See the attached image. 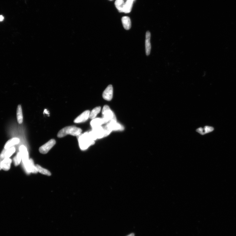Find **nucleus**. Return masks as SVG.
Segmentation results:
<instances>
[{"label": "nucleus", "mask_w": 236, "mask_h": 236, "mask_svg": "<svg viewBox=\"0 0 236 236\" xmlns=\"http://www.w3.org/2000/svg\"><path fill=\"white\" fill-rule=\"evenodd\" d=\"M151 34L150 32L148 31L146 33V40H145V50L146 55L148 56L151 52V46L150 42Z\"/></svg>", "instance_id": "obj_11"}, {"label": "nucleus", "mask_w": 236, "mask_h": 236, "mask_svg": "<svg viewBox=\"0 0 236 236\" xmlns=\"http://www.w3.org/2000/svg\"><path fill=\"white\" fill-rule=\"evenodd\" d=\"M19 151L21 154L22 163L24 167L27 164L29 160L27 150L26 148L22 145L20 147Z\"/></svg>", "instance_id": "obj_5"}, {"label": "nucleus", "mask_w": 236, "mask_h": 236, "mask_svg": "<svg viewBox=\"0 0 236 236\" xmlns=\"http://www.w3.org/2000/svg\"><path fill=\"white\" fill-rule=\"evenodd\" d=\"M97 139H100L105 137V133L103 127L100 126L94 129L92 131Z\"/></svg>", "instance_id": "obj_8"}, {"label": "nucleus", "mask_w": 236, "mask_h": 236, "mask_svg": "<svg viewBox=\"0 0 236 236\" xmlns=\"http://www.w3.org/2000/svg\"><path fill=\"white\" fill-rule=\"evenodd\" d=\"M3 160V159H1V158H0V170H1L2 169V168H1V162L2 160Z\"/></svg>", "instance_id": "obj_25"}, {"label": "nucleus", "mask_w": 236, "mask_h": 236, "mask_svg": "<svg viewBox=\"0 0 236 236\" xmlns=\"http://www.w3.org/2000/svg\"><path fill=\"white\" fill-rule=\"evenodd\" d=\"M106 125L112 131H123L124 129V127L116 121L109 122Z\"/></svg>", "instance_id": "obj_7"}, {"label": "nucleus", "mask_w": 236, "mask_h": 236, "mask_svg": "<svg viewBox=\"0 0 236 236\" xmlns=\"http://www.w3.org/2000/svg\"><path fill=\"white\" fill-rule=\"evenodd\" d=\"M19 140L17 138H13L9 140L5 144L4 148L8 149L14 146V145L19 143Z\"/></svg>", "instance_id": "obj_15"}, {"label": "nucleus", "mask_w": 236, "mask_h": 236, "mask_svg": "<svg viewBox=\"0 0 236 236\" xmlns=\"http://www.w3.org/2000/svg\"><path fill=\"white\" fill-rule=\"evenodd\" d=\"M17 117L18 123L19 124L22 123L23 121V116L22 106L20 105H18L17 110Z\"/></svg>", "instance_id": "obj_18"}, {"label": "nucleus", "mask_w": 236, "mask_h": 236, "mask_svg": "<svg viewBox=\"0 0 236 236\" xmlns=\"http://www.w3.org/2000/svg\"><path fill=\"white\" fill-rule=\"evenodd\" d=\"M56 141L54 139H51L46 143L40 147L39 151L41 154H45L49 152L55 145Z\"/></svg>", "instance_id": "obj_4"}, {"label": "nucleus", "mask_w": 236, "mask_h": 236, "mask_svg": "<svg viewBox=\"0 0 236 236\" xmlns=\"http://www.w3.org/2000/svg\"><path fill=\"white\" fill-rule=\"evenodd\" d=\"M101 109V108L100 107H97L93 109L91 112L90 113L89 118L92 120L95 119L98 114L100 113Z\"/></svg>", "instance_id": "obj_21"}, {"label": "nucleus", "mask_w": 236, "mask_h": 236, "mask_svg": "<svg viewBox=\"0 0 236 236\" xmlns=\"http://www.w3.org/2000/svg\"><path fill=\"white\" fill-rule=\"evenodd\" d=\"M22 160L21 154L20 152H18L16 156L13 159V162L15 166L19 165Z\"/></svg>", "instance_id": "obj_23"}, {"label": "nucleus", "mask_w": 236, "mask_h": 236, "mask_svg": "<svg viewBox=\"0 0 236 236\" xmlns=\"http://www.w3.org/2000/svg\"><path fill=\"white\" fill-rule=\"evenodd\" d=\"M12 160L9 158H5L2 160L1 164L2 169L4 171H8L11 167Z\"/></svg>", "instance_id": "obj_12"}, {"label": "nucleus", "mask_w": 236, "mask_h": 236, "mask_svg": "<svg viewBox=\"0 0 236 236\" xmlns=\"http://www.w3.org/2000/svg\"><path fill=\"white\" fill-rule=\"evenodd\" d=\"M134 1L132 0H127L124 4L123 13H129L132 10L133 6Z\"/></svg>", "instance_id": "obj_16"}, {"label": "nucleus", "mask_w": 236, "mask_h": 236, "mask_svg": "<svg viewBox=\"0 0 236 236\" xmlns=\"http://www.w3.org/2000/svg\"><path fill=\"white\" fill-rule=\"evenodd\" d=\"M132 1H134V0H132Z\"/></svg>", "instance_id": "obj_27"}, {"label": "nucleus", "mask_w": 236, "mask_h": 236, "mask_svg": "<svg viewBox=\"0 0 236 236\" xmlns=\"http://www.w3.org/2000/svg\"><path fill=\"white\" fill-rule=\"evenodd\" d=\"M123 27L126 30H129L131 27V22L130 18L128 17H123L121 19Z\"/></svg>", "instance_id": "obj_13"}, {"label": "nucleus", "mask_w": 236, "mask_h": 236, "mask_svg": "<svg viewBox=\"0 0 236 236\" xmlns=\"http://www.w3.org/2000/svg\"><path fill=\"white\" fill-rule=\"evenodd\" d=\"M214 128L212 127L206 126L204 128H200L197 129L196 130L197 132H198L200 134L202 135H204L207 133H210L213 131Z\"/></svg>", "instance_id": "obj_17"}, {"label": "nucleus", "mask_w": 236, "mask_h": 236, "mask_svg": "<svg viewBox=\"0 0 236 236\" xmlns=\"http://www.w3.org/2000/svg\"><path fill=\"white\" fill-rule=\"evenodd\" d=\"M113 89L112 85H110L106 88L103 93V97L104 100L109 101L113 97Z\"/></svg>", "instance_id": "obj_6"}, {"label": "nucleus", "mask_w": 236, "mask_h": 236, "mask_svg": "<svg viewBox=\"0 0 236 236\" xmlns=\"http://www.w3.org/2000/svg\"><path fill=\"white\" fill-rule=\"evenodd\" d=\"M125 3L123 0H116L115 2V6L119 12L123 13Z\"/></svg>", "instance_id": "obj_19"}, {"label": "nucleus", "mask_w": 236, "mask_h": 236, "mask_svg": "<svg viewBox=\"0 0 236 236\" xmlns=\"http://www.w3.org/2000/svg\"><path fill=\"white\" fill-rule=\"evenodd\" d=\"M24 168L26 172L28 173H37L38 172L37 168L32 159L29 160L27 164L24 166Z\"/></svg>", "instance_id": "obj_10"}, {"label": "nucleus", "mask_w": 236, "mask_h": 236, "mask_svg": "<svg viewBox=\"0 0 236 236\" xmlns=\"http://www.w3.org/2000/svg\"><path fill=\"white\" fill-rule=\"evenodd\" d=\"M110 1H112V0H110Z\"/></svg>", "instance_id": "obj_28"}, {"label": "nucleus", "mask_w": 236, "mask_h": 236, "mask_svg": "<svg viewBox=\"0 0 236 236\" xmlns=\"http://www.w3.org/2000/svg\"><path fill=\"white\" fill-rule=\"evenodd\" d=\"M4 156L5 159L6 158H9L14 153L15 151V147L13 146L10 148L6 149H5Z\"/></svg>", "instance_id": "obj_20"}, {"label": "nucleus", "mask_w": 236, "mask_h": 236, "mask_svg": "<svg viewBox=\"0 0 236 236\" xmlns=\"http://www.w3.org/2000/svg\"><path fill=\"white\" fill-rule=\"evenodd\" d=\"M79 140L80 147L82 150L87 149L91 145L95 143V141L91 139L87 132L80 135Z\"/></svg>", "instance_id": "obj_2"}, {"label": "nucleus", "mask_w": 236, "mask_h": 236, "mask_svg": "<svg viewBox=\"0 0 236 236\" xmlns=\"http://www.w3.org/2000/svg\"><path fill=\"white\" fill-rule=\"evenodd\" d=\"M82 129L75 126H67L62 129L58 132L57 136L62 138L68 134L74 136H78L81 134Z\"/></svg>", "instance_id": "obj_1"}, {"label": "nucleus", "mask_w": 236, "mask_h": 236, "mask_svg": "<svg viewBox=\"0 0 236 236\" xmlns=\"http://www.w3.org/2000/svg\"><path fill=\"white\" fill-rule=\"evenodd\" d=\"M4 19V17L3 16V15H0V22L2 21Z\"/></svg>", "instance_id": "obj_24"}, {"label": "nucleus", "mask_w": 236, "mask_h": 236, "mask_svg": "<svg viewBox=\"0 0 236 236\" xmlns=\"http://www.w3.org/2000/svg\"><path fill=\"white\" fill-rule=\"evenodd\" d=\"M35 166L37 168L38 172L42 174L47 175L50 176L51 175V173L48 170L43 168L39 165H36Z\"/></svg>", "instance_id": "obj_22"}, {"label": "nucleus", "mask_w": 236, "mask_h": 236, "mask_svg": "<svg viewBox=\"0 0 236 236\" xmlns=\"http://www.w3.org/2000/svg\"><path fill=\"white\" fill-rule=\"evenodd\" d=\"M90 113L89 110L85 111L75 119L74 122L75 123L84 122L89 118Z\"/></svg>", "instance_id": "obj_9"}, {"label": "nucleus", "mask_w": 236, "mask_h": 236, "mask_svg": "<svg viewBox=\"0 0 236 236\" xmlns=\"http://www.w3.org/2000/svg\"><path fill=\"white\" fill-rule=\"evenodd\" d=\"M102 119L105 124L111 121H116V118L115 114L111 111L109 106L105 105L104 106L102 111Z\"/></svg>", "instance_id": "obj_3"}, {"label": "nucleus", "mask_w": 236, "mask_h": 236, "mask_svg": "<svg viewBox=\"0 0 236 236\" xmlns=\"http://www.w3.org/2000/svg\"><path fill=\"white\" fill-rule=\"evenodd\" d=\"M90 124L93 129H94L102 126V124H105V123L102 118H96L93 119Z\"/></svg>", "instance_id": "obj_14"}, {"label": "nucleus", "mask_w": 236, "mask_h": 236, "mask_svg": "<svg viewBox=\"0 0 236 236\" xmlns=\"http://www.w3.org/2000/svg\"><path fill=\"white\" fill-rule=\"evenodd\" d=\"M134 236V233H131V234H130V235H128L127 236Z\"/></svg>", "instance_id": "obj_26"}]
</instances>
